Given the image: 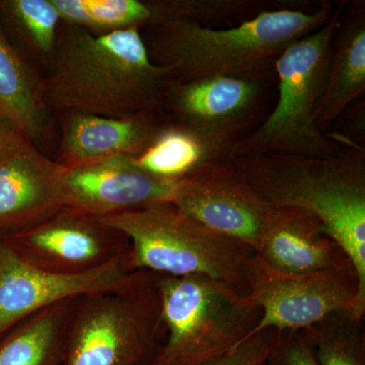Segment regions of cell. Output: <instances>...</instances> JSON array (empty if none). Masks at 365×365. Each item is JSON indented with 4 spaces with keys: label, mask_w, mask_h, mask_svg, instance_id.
<instances>
[{
    "label": "cell",
    "mask_w": 365,
    "mask_h": 365,
    "mask_svg": "<svg viewBox=\"0 0 365 365\" xmlns=\"http://www.w3.org/2000/svg\"><path fill=\"white\" fill-rule=\"evenodd\" d=\"M170 203L203 227L241 242L253 252L271 208L232 160L178 182Z\"/></svg>",
    "instance_id": "11"
},
{
    "label": "cell",
    "mask_w": 365,
    "mask_h": 365,
    "mask_svg": "<svg viewBox=\"0 0 365 365\" xmlns=\"http://www.w3.org/2000/svg\"><path fill=\"white\" fill-rule=\"evenodd\" d=\"M361 322L336 314L299 332L319 365H365Z\"/></svg>",
    "instance_id": "23"
},
{
    "label": "cell",
    "mask_w": 365,
    "mask_h": 365,
    "mask_svg": "<svg viewBox=\"0 0 365 365\" xmlns=\"http://www.w3.org/2000/svg\"><path fill=\"white\" fill-rule=\"evenodd\" d=\"M144 272L134 267L130 248L86 272H50L26 262L0 237V337L24 319L53 304L123 289L136 282Z\"/></svg>",
    "instance_id": "9"
},
{
    "label": "cell",
    "mask_w": 365,
    "mask_h": 365,
    "mask_svg": "<svg viewBox=\"0 0 365 365\" xmlns=\"http://www.w3.org/2000/svg\"><path fill=\"white\" fill-rule=\"evenodd\" d=\"M270 207H292L318 218L356 273V300L349 316L365 313V153L350 144L330 157L270 155L232 160Z\"/></svg>",
    "instance_id": "2"
},
{
    "label": "cell",
    "mask_w": 365,
    "mask_h": 365,
    "mask_svg": "<svg viewBox=\"0 0 365 365\" xmlns=\"http://www.w3.org/2000/svg\"><path fill=\"white\" fill-rule=\"evenodd\" d=\"M266 79L215 76L170 85L163 105L169 121L181 125L230 155L256 122Z\"/></svg>",
    "instance_id": "10"
},
{
    "label": "cell",
    "mask_w": 365,
    "mask_h": 365,
    "mask_svg": "<svg viewBox=\"0 0 365 365\" xmlns=\"http://www.w3.org/2000/svg\"><path fill=\"white\" fill-rule=\"evenodd\" d=\"M202 364L196 360L182 359V357L169 356L163 354L162 349L155 355V359L148 362L146 365H198Z\"/></svg>",
    "instance_id": "27"
},
{
    "label": "cell",
    "mask_w": 365,
    "mask_h": 365,
    "mask_svg": "<svg viewBox=\"0 0 365 365\" xmlns=\"http://www.w3.org/2000/svg\"><path fill=\"white\" fill-rule=\"evenodd\" d=\"M157 275L79 300L67 332L62 365H146L162 347Z\"/></svg>",
    "instance_id": "6"
},
{
    "label": "cell",
    "mask_w": 365,
    "mask_h": 365,
    "mask_svg": "<svg viewBox=\"0 0 365 365\" xmlns=\"http://www.w3.org/2000/svg\"><path fill=\"white\" fill-rule=\"evenodd\" d=\"M0 21L11 44L42 76L54 54L63 21L53 0H1Z\"/></svg>",
    "instance_id": "21"
},
{
    "label": "cell",
    "mask_w": 365,
    "mask_h": 365,
    "mask_svg": "<svg viewBox=\"0 0 365 365\" xmlns=\"http://www.w3.org/2000/svg\"><path fill=\"white\" fill-rule=\"evenodd\" d=\"M40 83V74L11 44L0 21V112L43 151L54 132Z\"/></svg>",
    "instance_id": "18"
},
{
    "label": "cell",
    "mask_w": 365,
    "mask_h": 365,
    "mask_svg": "<svg viewBox=\"0 0 365 365\" xmlns=\"http://www.w3.org/2000/svg\"><path fill=\"white\" fill-rule=\"evenodd\" d=\"M64 167L23 136L0 158V237L66 208Z\"/></svg>",
    "instance_id": "14"
},
{
    "label": "cell",
    "mask_w": 365,
    "mask_h": 365,
    "mask_svg": "<svg viewBox=\"0 0 365 365\" xmlns=\"http://www.w3.org/2000/svg\"><path fill=\"white\" fill-rule=\"evenodd\" d=\"M81 299L53 304L2 335L0 365H62L69 324Z\"/></svg>",
    "instance_id": "19"
},
{
    "label": "cell",
    "mask_w": 365,
    "mask_h": 365,
    "mask_svg": "<svg viewBox=\"0 0 365 365\" xmlns=\"http://www.w3.org/2000/svg\"><path fill=\"white\" fill-rule=\"evenodd\" d=\"M23 136L25 135L19 130L18 127L4 113L0 112V158Z\"/></svg>",
    "instance_id": "26"
},
{
    "label": "cell",
    "mask_w": 365,
    "mask_h": 365,
    "mask_svg": "<svg viewBox=\"0 0 365 365\" xmlns=\"http://www.w3.org/2000/svg\"><path fill=\"white\" fill-rule=\"evenodd\" d=\"M63 23L105 34L170 21L169 0H53Z\"/></svg>",
    "instance_id": "22"
},
{
    "label": "cell",
    "mask_w": 365,
    "mask_h": 365,
    "mask_svg": "<svg viewBox=\"0 0 365 365\" xmlns=\"http://www.w3.org/2000/svg\"><path fill=\"white\" fill-rule=\"evenodd\" d=\"M134 162L153 176L179 182L217 163L230 160L225 150L195 132L168 120Z\"/></svg>",
    "instance_id": "20"
},
{
    "label": "cell",
    "mask_w": 365,
    "mask_h": 365,
    "mask_svg": "<svg viewBox=\"0 0 365 365\" xmlns=\"http://www.w3.org/2000/svg\"><path fill=\"white\" fill-rule=\"evenodd\" d=\"M2 237L35 267L60 274L86 272L129 251L116 230L66 207L36 227Z\"/></svg>",
    "instance_id": "12"
},
{
    "label": "cell",
    "mask_w": 365,
    "mask_h": 365,
    "mask_svg": "<svg viewBox=\"0 0 365 365\" xmlns=\"http://www.w3.org/2000/svg\"><path fill=\"white\" fill-rule=\"evenodd\" d=\"M56 118L60 140L55 160L62 167L116 155L137 157L168 121L163 112L119 118L86 114Z\"/></svg>",
    "instance_id": "16"
},
{
    "label": "cell",
    "mask_w": 365,
    "mask_h": 365,
    "mask_svg": "<svg viewBox=\"0 0 365 365\" xmlns=\"http://www.w3.org/2000/svg\"><path fill=\"white\" fill-rule=\"evenodd\" d=\"M163 354L204 362L248 339L261 313L244 294L204 275H157Z\"/></svg>",
    "instance_id": "7"
},
{
    "label": "cell",
    "mask_w": 365,
    "mask_h": 365,
    "mask_svg": "<svg viewBox=\"0 0 365 365\" xmlns=\"http://www.w3.org/2000/svg\"><path fill=\"white\" fill-rule=\"evenodd\" d=\"M261 365H265V362H264V364H261Z\"/></svg>",
    "instance_id": "28"
},
{
    "label": "cell",
    "mask_w": 365,
    "mask_h": 365,
    "mask_svg": "<svg viewBox=\"0 0 365 365\" xmlns=\"http://www.w3.org/2000/svg\"><path fill=\"white\" fill-rule=\"evenodd\" d=\"M177 184L153 176L127 155L64 167L66 207L96 218L170 202Z\"/></svg>",
    "instance_id": "13"
},
{
    "label": "cell",
    "mask_w": 365,
    "mask_h": 365,
    "mask_svg": "<svg viewBox=\"0 0 365 365\" xmlns=\"http://www.w3.org/2000/svg\"><path fill=\"white\" fill-rule=\"evenodd\" d=\"M365 91V4L357 1L341 16L325 86L317 107V127L325 133Z\"/></svg>",
    "instance_id": "17"
},
{
    "label": "cell",
    "mask_w": 365,
    "mask_h": 365,
    "mask_svg": "<svg viewBox=\"0 0 365 365\" xmlns=\"http://www.w3.org/2000/svg\"><path fill=\"white\" fill-rule=\"evenodd\" d=\"M98 220L129 242L137 270L173 277L207 276L246 294L252 249L208 230L172 203Z\"/></svg>",
    "instance_id": "5"
},
{
    "label": "cell",
    "mask_w": 365,
    "mask_h": 365,
    "mask_svg": "<svg viewBox=\"0 0 365 365\" xmlns=\"http://www.w3.org/2000/svg\"><path fill=\"white\" fill-rule=\"evenodd\" d=\"M337 4L312 11L264 9L240 25L213 29L193 21L148 26L151 60L170 67L178 83L215 76L267 79L281 53L330 20Z\"/></svg>",
    "instance_id": "3"
},
{
    "label": "cell",
    "mask_w": 365,
    "mask_h": 365,
    "mask_svg": "<svg viewBox=\"0 0 365 365\" xmlns=\"http://www.w3.org/2000/svg\"><path fill=\"white\" fill-rule=\"evenodd\" d=\"M276 331L266 330L242 341L227 352L198 365H261L268 359Z\"/></svg>",
    "instance_id": "24"
},
{
    "label": "cell",
    "mask_w": 365,
    "mask_h": 365,
    "mask_svg": "<svg viewBox=\"0 0 365 365\" xmlns=\"http://www.w3.org/2000/svg\"><path fill=\"white\" fill-rule=\"evenodd\" d=\"M141 32L97 34L62 21L54 54L41 76L48 112L117 118L163 112L174 78L170 67L151 60Z\"/></svg>",
    "instance_id": "1"
},
{
    "label": "cell",
    "mask_w": 365,
    "mask_h": 365,
    "mask_svg": "<svg viewBox=\"0 0 365 365\" xmlns=\"http://www.w3.org/2000/svg\"><path fill=\"white\" fill-rule=\"evenodd\" d=\"M357 290L353 268L294 275L272 270L254 254L247 267L245 297L261 317L249 338L266 330H306L333 314H350Z\"/></svg>",
    "instance_id": "8"
},
{
    "label": "cell",
    "mask_w": 365,
    "mask_h": 365,
    "mask_svg": "<svg viewBox=\"0 0 365 365\" xmlns=\"http://www.w3.org/2000/svg\"><path fill=\"white\" fill-rule=\"evenodd\" d=\"M265 365H319L299 331L276 332Z\"/></svg>",
    "instance_id": "25"
},
{
    "label": "cell",
    "mask_w": 365,
    "mask_h": 365,
    "mask_svg": "<svg viewBox=\"0 0 365 365\" xmlns=\"http://www.w3.org/2000/svg\"><path fill=\"white\" fill-rule=\"evenodd\" d=\"M346 2L314 33L288 46L274 64L278 98L265 121L235 144L230 160L280 153L324 158L344 150L317 127L314 114L325 86L331 50Z\"/></svg>",
    "instance_id": "4"
},
{
    "label": "cell",
    "mask_w": 365,
    "mask_h": 365,
    "mask_svg": "<svg viewBox=\"0 0 365 365\" xmlns=\"http://www.w3.org/2000/svg\"><path fill=\"white\" fill-rule=\"evenodd\" d=\"M254 254L272 270L294 275L353 268L318 218L297 208H270Z\"/></svg>",
    "instance_id": "15"
}]
</instances>
